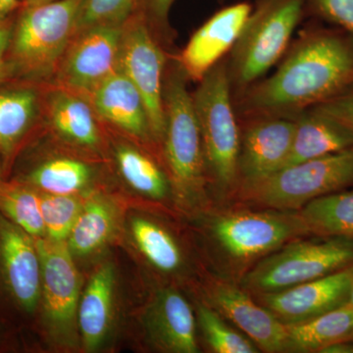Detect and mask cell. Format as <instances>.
<instances>
[{
    "mask_svg": "<svg viewBox=\"0 0 353 353\" xmlns=\"http://www.w3.org/2000/svg\"><path fill=\"white\" fill-rule=\"evenodd\" d=\"M352 90V39L341 30L313 25L299 32L275 73L234 97V106L243 119H294Z\"/></svg>",
    "mask_w": 353,
    "mask_h": 353,
    "instance_id": "obj_1",
    "label": "cell"
},
{
    "mask_svg": "<svg viewBox=\"0 0 353 353\" xmlns=\"http://www.w3.org/2000/svg\"><path fill=\"white\" fill-rule=\"evenodd\" d=\"M82 0L20 6L7 50L9 81L52 82L76 31Z\"/></svg>",
    "mask_w": 353,
    "mask_h": 353,
    "instance_id": "obj_2",
    "label": "cell"
},
{
    "mask_svg": "<svg viewBox=\"0 0 353 353\" xmlns=\"http://www.w3.org/2000/svg\"><path fill=\"white\" fill-rule=\"evenodd\" d=\"M308 0H259L227 57L234 97L280 61L307 10Z\"/></svg>",
    "mask_w": 353,
    "mask_h": 353,
    "instance_id": "obj_3",
    "label": "cell"
},
{
    "mask_svg": "<svg viewBox=\"0 0 353 353\" xmlns=\"http://www.w3.org/2000/svg\"><path fill=\"white\" fill-rule=\"evenodd\" d=\"M192 97L206 162L218 183L229 187L239 176L241 134L227 57L203 77Z\"/></svg>",
    "mask_w": 353,
    "mask_h": 353,
    "instance_id": "obj_4",
    "label": "cell"
},
{
    "mask_svg": "<svg viewBox=\"0 0 353 353\" xmlns=\"http://www.w3.org/2000/svg\"><path fill=\"white\" fill-rule=\"evenodd\" d=\"M353 183V146L281 169L248 185L255 201L276 209H301L317 197Z\"/></svg>",
    "mask_w": 353,
    "mask_h": 353,
    "instance_id": "obj_5",
    "label": "cell"
},
{
    "mask_svg": "<svg viewBox=\"0 0 353 353\" xmlns=\"http://www.w3.org/2000/svg\"><path fill=\"white\" fill-rule=\"evenodd\" d=\"M165 70V157L179 189L189 192L202 182L203 148L188 79L175 58Z\"/></svg>",
    "mask_w": 353,
    "mask_h": 353,
    "instance_id": "obj_6",
    "label": "cell"
},
{
    "mask_svg": "<svg viewBox=\"0 0 353 353\" xmlns=\"http://www.w3.org/2000/svg\"><path fill=\"white\" fill-rule=\"evenodd\" d=\"M353 263V241H299L267 257L245 277L248 290L280 292L316 280Z\"/></svg>",
    "mask_w": 353,
    "mask_h": 353,
    "instance_id": "obj_7",
    "label": "cell"
},
{
    "mask_svg": "<svg viewBox=\"0 0 353 353\" xmlns=\"http://www.w3.org/2000/svg\"><path fill=\"white\" fill-rule=\"evenodd\" d=\"M168 57L150 25L134 13L123 26L119 70L138 88L145 101L153 137L163 139V85Z\"/></svg>",
    "mask_w": 353,
    "mask_h": 353,
    "instance_id": "obj_8",
    "label": "cell"
},
{
    "mask_svg": "<svg viewBox=\"0 0 353 353\" xmlns=\"http://www.w3.org/2000/svg\"><path fill=\"white\" fill-rule=\"evenodd\" d=\"M123 26H94L77 32L51 83L88 99L119 70Z\"/></svg>",
    "mask_w": 353,
    "mask_h": 353,
    "instance_id": "obj_9",
    "label": "cell"
},
{
    "mask_svg": "<svg viewBox=\"0 0 353 353\" xmlns=\"http://www.w3.org/2000/svg\"><path fill=\"white\" fill-rule=\"evenodd\" d=\"M36 245L48 321L55 333L68 338L75 330L79 294L78 271L68 243L39 238Z\"/></svg>",
    "mask_w": 353,
    "mask_h": 353,
    "instance_id": "obj_10",
    "label": "cell"
},
{
    "mask_svg": "<svg viewBox=\"0 0 353 353\" xmlns=\"http://www.w3.org/2000/svg\"><path fill=\"white\" fill-rule=\"evenodd\" d=\"M252 10L248 2L224 7L196 30L182 52L175 57L188 80L199 83L238 41Z\"/></svg>",
    "mask_w": 353,
    "mask_h": 353,
    "instance_id": "obj_11",
    "label": "cell"
},
{
    "mask_svg": "<svg viewBox=\"0 0 353 353\" xmlns=\"http://www.w3.org/2000/svg\"><path fill=\"white\" fill-rule=\"evenodd\" d=\"M353 265L280 292L262 294V301L285 325L313 319L347 303Z\"/></svg>",
    "mask_w": 353,
    "mask_h": 353,
    "instance_id": "obj_12",
    "label": "cell"
},
{
    "mask_svg": "<svg viewBox=\"0 0 353 353\" xmlns=\"http://www.w3.org/2000/svg\"><path fill=\"white\" fill-rule=\"evenodd\" d=\"M245 120L246 126L239 155V175L248 185L283 168L292 150L296 120L276 116Z\"/></svg>",
    "mask_w": 353,
    "mask_h": 353,
    "instance_id": "obj_13",
    "label": "cell"
},
{
    "mask_svg": "<svg viewBox=\"0 0 353 353\" xmlns=\"http://www.w3.org/2000/svg\"><path fill=\"white\" fill-rule=\"evenodd\" d=\"M214 232L230 254L248 259L270 252L306 231L299 218L290 220L262 213H240L221 218L216 222Z\"/></svg>",
    "mask_w": 353,
    "mask_h": 353,
    "instance_id": "obj_14",
    "label": "cell"
},
{
    "mask_svg": "<svg viewBox=\"0 0 353 353\" xmlns=\"http://www.w3.org/2000/svg\"><path fill=\"white\" fill-rule=\"evenodd\" d=\"M43 120L60 138L82 148H94L101 143L102 121L87 97L46 83L43 87Z\"/></svg>",
    "mask_w": 353,
    "mask_h": 353,
    "instance_id": "obj_15",
    "label": "cell"
},
{
    "mask_svg": "<svg viewBox=\"0 0 353 353\" xmlns=\"http://www.w3.org/2000/svg\"><path fill=\"white\" fill-rule=\"evenodd\" d=\"M0 253L9 288L27 311L38 304L41 290V259L36 243L18 226L0 227Z\"/></svg>",
    "mask_w": 353,
    "mask_h": 353,
    "instance_id": "obj_16",
    "label": "cell"
},
{
    "mask_svg": "<svg viewBox=\"0 0 353 353\" xmlns=\"http://www.w3.org/2000/svg\"><path fill=\"white\" fill-rule=\"evenodd\" d=\"M88 99L102 123L136 138L153 137L145 101L120 70L103 81Z\"/></svg>",
    "mask_w": 353,
    "mask_h": 353,
    "instance_id": "obj_17",
    "label": "cell"
},
{
    "mask_svg": "<svg viewBox=\"0 0 353 353\" xmlns=\"http://www.w3.org/2000/svg\"><path fill=\"white\" fill-rule=\"evenodd\" d=\"M214 301L221 312L248 334L262 350L278 352L288 350V325L271 311L260 307L241 290L220 285Z\"/></svg>",
    "mask_w": 353,
    "mask_h": 353,
    "instance_id": "obj_18",
    "label": "cell"
},
{
    "mask_svg": "<svg viewBox=\"0 0 353 353\" xmlns=\"http://www.w3.org/2000/svg\"><path fill=\"white\" fill-rule=\"evenodd\" d=\"M44 85L7 81L0 85V152L9 154L43 120Z\"/></svg>",
    "mask_w": 353,
    "mask_h": 353,
    "instance_id": "obj_19",
    "label": "cell"
},
{
    "mask_svg": "<svg viewBox=\"0 0 353 353\" xmlns=\"http://www.w3.org/2000/svg\"><path fill=\"white\" fill-rule=\"evenodd\" d=\"M289 157L283 168L341 152L353 146V134L315 108L299 114ZM282 168V169H283Z\"/></svg>",
    "mask_w": 353,
    "mask_h": 353,
    "instance_id": "obj_20",
    "label": "cell"
},
{
    "mask_svg": "<svg viewBox=\"0 0 353 353\" xmlns=\"http://www.w3.org/2000/svg\"><path fill=\"white\" fill-rule=\"evenodd\" d=\"M152 331L162 347L179 353L199 352L192 308L175 290H164L152 313Z\"/></svg>",
    "mask_w": 353,
    "mask_h": 353,
    "instance_id": "obj_21",
    "label": "cell"
},
{
    "mask_svg": "<svg viewBox=\"0 0 353 353\" xmlns=\"http://www.w3.org/2000/svg\"><path fill=\"white\" fill-rule=\"evenodd\" d=\"M114 270L102 265L90 278L78 307V322L83 343L88 350L101 345L108 333L112 314Z\"/></svg>",
    "mask_w": 353,
    "mask_h": 353,
    "instance_id": "obj_22",
    "label": "cell"
},
{
    "mask_svg": "<svg viewBox=\"0 0 353 353\" xmlns=\"http://www.w3.org/2000/svg\"><path fill=\"white\" fill-rule=\"evenodd\" d=\"M299 218L306 233L353 241V190L309 201L301 208Z\"/></svg>",
    "mask_w": 353,
    "mask_h": 353,
    "instance_id": "obj_23",
    "label": "cell"
},
{
    "mask_svg": "<svg viewBox=\"0 0 353 353\" xmlns=\"http://www.w3.org/2000/svg\"><path fill=\"white\" fill-rule=\"evenodd\" d=\"M353 329V308L347 304L308 321L288 325V350L321 352L345 340Z\"/></svg>",
    "mask_w": 353,
    "mask_h": 353,
    "instance_id": "obj_24",
    "label": "cell"
},
{
    "mask_svg": "<svg viewBox=\"0 0 353 353\" xmlns=\"http://www.w3.org/2000/svg\"><path fill=\"white\" fill-rule=\"evenodd\" d=\"M26 178L48 194L71 196L90 182L92 169L76 158L54 157L34 167Z\"/></svg>",
    "mask_w": 353,
    "mask_h": 353,
    "instance_id": "obj_25",
    "label": "cell"
},
{
    "mask_svg": "<svg viewBox=\"0 0 353 353\" xmlns=\"http://www.w3.org/2000/svg\"><path fill=\"white\" fill-rule=\"evenodd\" d=\"M111 209L101 201L88 202L83 208L68 236L70 250L85 255L108 241L113 229Z\"/></svg>",
    "mask_w": 353,
    "mask_h": 353,
    "instance_id": "obj_26",
    "label": "cell"
},
{
    "mask_svg": "<svg viewBox=\"0 0 353 353\" xmlns=\"http://www.w3.org/2000/svg\"><path fill=\"white\" fill-rule=\"evenodd\" d=\"M115 159L121 175L128 183L141 194L160 199L166 194V179L150 158L131 146L120 145Z\"/></svg>",
    "mask_w": 353,
    "mask_h": 353,
    "instance_id": "obj_27",
    "label": "cell"
},
{
    "mask_svg": "<svg viewBox=\"0 0 353 353\" xmlns=\"http://www.w3.org/2000/svg\"><path fill=\"white\" fill-rule=\"evenodd\" d=\"M132 234L141 252L160 270L172 272L181 264V253L170 234L150 221L134 219Z\"/></svg>",
    "mask_w": 353,
    "mask_h": 353,
    "instance_id": "obj_28",
    "label": "cell"
},
{
    "mask_svg": "<svg viewBox=\"0 0 353 353\" xmlns=\"http://www.w3.org/2000/svg\"><path fill=\"white\" fill-rule=\"evenodd\" d=\"M0 208L30 236L39 239L46 236L41 197L36 192L26 188L0 185Z\"/></svg>",
    "mask_w": 353,
    "mask_h": 353,
    "instance_id": "obj_29",
    "label": "cell"
},
{
    "mask_svg": "<svg viewBox=\"0 0 353 353\" xmlns=\"http://www.w3.org/2000/svg\"><path fill=\"white\" fill-rule=\"evenodd\" d=\"M41 204L48 238L55 241L68 240L72 228L82 211V203L73 194H48L41 197Z\"/></svg>",
    "mask_w": 353,
    "mask_h": 353,
    "instance_id": "obj_30",
    "label": "cell"
},
{
    "mask_svg": "<svg viewBox=\"0 0 353 353\" xmlns=\"http://www.w3.org/2000/svg\"><path fill=\"white\" fill-rule=\"evenodd\" d=\"M134 11V0H82L75 34L94 26L125 24Z\"/></svg>",
    "mask_w": 353,
    "mask_h": 353,
    "instance_id": "obj_31",
    "label": "cell"
},
{
    "mask_svg": "<svg viewBox=\"0 0 353 353\" xmlns=\"http://www.w3.org/2000/svg\"><path fill=\"white\" fill-rule=\"evenodd\" d=\"M199 322L210 347L218 353H255L250 341L225 324L220 316L206 306L199 309Z\"/></svg>",
    "mask_w": 353,
    "mask_h": 353,
    "instance_id": "obj_32",
    "label": "cell"
},
{
    "mask_svg": "<svg viewBox=\"0 0 353 353\" xmlns=\"http://www.w3.org/2000/svg\"><path fill=\"white\" fill-rule=\"evenodd\" d=\"M175 0H134V13L145 18L159 43L164 46L171 43L173 34L169 15Z\"/></svg>",
    "mask_w": 353,
    "mask_h": 353,
    "instance_id": "obj_33",
    "label": "cell"
},
{
    "mask_svg": "<svg viewBox=\"0 0 353 353\" xmlns=\"http://www.w3.org/2000/svg\"><path fill=\"white\" fill-rule=\"evenodd\" d=\"M307 9L338 26L353 41V0H308Z\"/></svg>",
    "mask_w": 353,
    "mask_h": 353,
    "instance_id": "obj_34",
    "label": "cell"
},
{
    "mask_svg": "<svg viewBox=\"0 0 353 353\" xmlns=\"http://www.w3.org/2000/svg\"><path fill=\"white\" fill-rule=\"evenodd\" d=\"M313 108L333 118L353 134V90Z\"/></svg>",
    "mask_w": 353,
    "mask_h": 353,
    "instance_id": "obj_35",
    "label": "cell"
},
{
    "mask_svg": "<svg viewBox=\"0 0 353 353\" xmlns=\"http://www.w3.org/2000/svg\"><path fill=\"white\" fill-rule=\"evenodd\" d=\"M14 17L15 14L6 19L0 20V85L9 81L6 57L12 34Z\"/></svg>",
    "mask_w": 353,
    "mask_h": 353,
    "instance_id": "obj_36",
    "label": "cell"
},
{
    "mask_svg": "<svg viewBox=\"0 0 353 353\" xmlns=\"http://www.w3.org/2000/svg\"><path fill=\"white\" fill-rule=\"evenodd\" d=\"M20 0H0V20L6 19L17 12L20 8Z\"/></svg>",
    "mask_w": 353,
    "mask_h": 353,
    "instance_id": "obj_37",
    "label": "cell"
},
{
    "mask_svg": "<svg viewBox=\"0 0 353 353\" xmlns=\"http://www.w3.org/2000/svg\"><path fill=\"white\" fill-rule=\"evenodd\" d=\"M320 352L353 353V345L347 341H338V343H332L328 347L323 348Z\"/></svg>",
    "mask_w": 353,
    "mask_h": 353,
    "instance_id": "obj_38",
    "label": "cell"
},
{
    "mask_svg": "<svg viewBox=\"0 0 353 353\" xmlns=\"http://www.w3.org/2000/svg\"><path fill=\"white\" fill-rule=\"evenodd\" d=\"M21 6H38V4L48 3V2L57 1V0H20Z\"/></svg>",
    "mask_w": 353,
    "mask_h": 353,
    "instance_id": "obj_39",
    "label": "cell"
},
{
    "mask_svg": "<svg viewBox=\"0 0 353 353\" xmlns=\"http://www.w3.org/2000/svg\"><path fill=\"white\" fill-rule=\"evenodd\" d=\"M345 304H347L348 306L353 308V282L352 289H350V296H348L347 303Z\"/></svg>",
    "mask_w": 353,
    "mask_h": 353,
    "instance_id": "obj_40",
    "label": "cell"
},
{
    "mask_svg": "<svg viewBox=\"0 0 353 353\" xmlns=\"http://www.w3.org/2000/svg\"><path fill=\"white\" fill-rule=\"evenodd\" d=\"M343 341H353V329H352V331L350 332V334H348L347 338H345V340H343Z\"/></svg>",
    "mask_w": 353,
    "mask_h": 353,
    "instance_id": "obj_41",
    "label": "cell"
},
{
    "mask_svg": "<svg viewBox=\"0 0 353 353\" xmlns=\"http://www.w3.org/2000/svg\"><path fill=\"white\" fill-rule=\"evenodd\" d=\"M0 176H1V166H0Z\"/></svg>",
    "mask_w": 353,
    "mask_h": 353,
    "instance_id": "obj_42",
    "label": "cell"
}]
</instances>
